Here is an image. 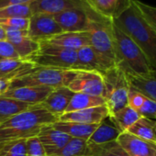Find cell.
<instances>
[{"label":"cell","instance_id":"52a82bcc","mask_svg":"<svg viewBox=\"0 0 156 156\" xmlns=\"http://www.w3.org/2000/svg\"><path fill=\"white\" fill-rule=\"evenodd\" d=\"M40 49L28 59L37 66L62 70H73L77 60L75 51L40 41Z\"/></svg>","mask_w":156,"mask_h":156},{"label":"cell","instance_id":"ab89813d","mask_svg":"<svg viewBox=\"0 0 156 156\" xmlns=\"http://www.w3.org/2000/svg\"><path fill=\"white\" fill-rule=\"evenodd\" d=\"M3 40H7L6 31L4 30V28L0 25V41H3Z\"/></svg>","mask_w":156,"mask_h":156},{"label":"cell","instance_id":"d590c367","mask_svg":"<svg viewBox=\"0 0 156 156\" xmlns=\"http://www.w3.org/2000/svg\"><path fill=\"white\" fill-rule=\"evenodd\" d=\"M26 156H47L43 146L38 137H32L27 140V155Z\"/></svg>","mask_w":156,"mask_h":156},{"label":"cell","instance_id":"8992f818","mask_svg":"<svg viewBox=\"0 0 156 156\" xmlns=\"http://www.w3.org/2000/svg\"><path fill=\"white\" fill-rule=\"evenodd\" d=\"M102 75L104 79L103 98L109 115H111L128 106L129 86L125 73L118 66L110 68Z\"/></svg>","mask_w":156,"mask_h":156},{"label":"cell","instance_id":"7c38bea8","mask_svg":"<svg viewBox=\"0 0 156 156\" xmlns=\"http://www.w3.org/2000/svg\"><path fill=\"white\" fill-rule=\"evenodd\" d=\"M117 142L129 156H156V144L140 139L127 131L122 132Z\"/></svg>","mask_w":156,"mask_h":156},{"label":"cell","instance_id":"9c48e42d","mask_svg":"<svg viewBox=\"0 0 156 156\" xmlns=\"http://www.w3.org/2000/svg\"><path fill=\"white\" fill-rule=\"evenodd\" d=\"M89 4L84 8H77L65 10L53 16L55 21L63 32H84L88 30Z\"/></svg>","mask_w":156,"mask_h":156},{"label":"cell","instance_id":"9a60e30c","mask_svg":"<svg viewBox=\"0 0 156 156\" xmlns=\"http://www.w3.org/2000/svg\"><path fill=\"white\" fill-rule=\"evenodd\" d=\"M52 90V88L44 87H22L9 88L1 97L17 99L32 105H41Z\"/></svg>","mask_w":156,"mask_h":156},{"label":"cell","instance_id":"30bf717a","mask_svg":"<svg viewBox=\"0 0 156 156\" xmlns=\"http://www.w3.org/2000/svg\"><path fill=\"white\" fill-rule=\"evenodd\" d=\"M63 32L53 16L42 13L32 14L30 18L28 35L32 40L40 42L52 36Z\"/></svg>","mask_w":156,"mask_h":156},{"label":"cell","instance_id":"4316f807","mask_svg":"<svg viewBox=\"0 0 156 156\" xmlns=\"http://www.w3.org/2000/svg\"><path fill=\"white\" fill-rule=\"evenodd\" d=\"M104 105H106V100L102 97H97L84 93H74L65 110V113L83 110Z\"/></svg>","mask_w":156,"mask_h":156},{"label":"cell","instance_id":"6da1fadb","mask_svg":"<svg viewBox=\"0 0 156 156\" xmlns=\"http://www.w3.org/2000/svg\"><path fill=\"white\" fill-rule=\"evenodd\" d=\"M112 20L139 46L149 62L151 71H156V32L144 20L133 0L129 9Z\"/></svg>","mask_w":156,"mask_h":156},{"label":"cell","instance_id":"3957f363","mask_svg":"<svg viewBox=\"0 0 156 156\" xmlns=\"http://www.w3.org/2000/svg\"><path fill=\"white\" fill-rule=\"evenodd\" d=\"M116 66L125 73L145 74L151 72L149 62L139 46L113 23Z\"/></svg>","mask_w":156,"mask_h":156},{"label":"cell","instance_id":"1f68e13d","mask_svg":"<svg viewBox=\"0 0 156 156\" xmlns=\"http://www.w3.org/2000/svg\"><path fill=\"white\" fill-rule=\"evenodd\" d=\"M31 16L32 12L28 5H12L0 9V20L12 18L30 19Z\"/></svg>","mask_w":156,"mask_h":156},{"label":"cell","instance_id":"74e56055","mask_svg":"<svg viewBox=\"0 0 156 156\" xmlns=\"http://www.w3.org/2000/svg\"><path fill=\"white\" fill-rule=\"evenodd\" d=\"M36 0H0V9L12 5H28L30 6Z\"/></svg>","mask_w":156,"mask_h":156},{"label":"cell","instance_id":"2e32d148","mask_svg":"<svg viewBox=\"0 0 156 156\" xmlns=\"http://www.w3.org/2000/svg\"><path fill=\"white\" fill-rule=\"evenodd\" d=\"M7 40L13 45L20 59L26 60L40 49V43L29 37L27 30H5Z\"/></svg>","mask_w":156,"mask_h":156},{"label":"cell","instance_id":"ffe728a7","mask_svg":"<svg viewBox=\"0 0 156 156\" xmlns=\"http://www.w3.org/2000/svg\"><path fill=\"white\" fill-rule=\"evenodd\" d=\"M129 88L156 101V71L145 74L125 73Z\"/></svg>","mask_w":156,"mask_h":156},{"label":"cell","instance_id":"d6986e66","mask_svg":"<svg viewBox=\"0 0 156 156\" xmlns=\"http://www.w3.org/2000/svg\"><path fill=\"white\" fill-rule=\"evenodd\" d=\"M44 42L59 46L64 49L77 51L79 49L89 46L90 39L89 34L87 31L84 32H62L55 36H52L45 41Z\"/></svg>","mask_w":156,"mask_h":156},{"label":"cell","instance_id":"f546056e","mask_svg":"<svg viewBox=\"0 0 156 156\" xmlns=\"http://www.w3.org/2000/svg\"><path fill=\"white\" fill-rule=\"evenodd\" d=\"M88 149L89 156H129L117 140L102 145L88 146Z\"/></svg>","mask_w":156,"mask_h":156},{"label":"cell","instance_id":"60d3db41","mask_svg":"<svg viewBox=\"0 0 156 156\" xmlns=\"http://www.w3.org/2000/svg\"><path fill=\"white\" fill-rule=\"evenodd\" d=\"M155 136H156V126H155Z\"/></svg>","mask_w":156,"mask_h":156},{"label":"cell","instance_id":"484cf974","mask_svg":"<svg viewBox=\"0 0 156 156\" xmlns=\"http://www.w3.org/2000/svg\"><path fill=\"white\" fill-rule=\"evenodd\" d=\"M35 106L17 99L0 97V124Z\"/></svg>","mask_w":156,"mask_h":156},{"label":"cell","instance_id":"4fadbf2b","mask_svg":"<svg viewBox=\"0 0 156 156\" xmlns=\"http://www.w3.org/2000/svg\"><path fill=\"white\" fill-rule=\"evenodd\" d=\"M87 0H36L30 5L32 14L42 13L54 16L68 9L84 8Z\"/></svg>","mask_w":156,"mask_h":156},{"label":"cell","instance_id":"8d00e7d4","mask_svg":"<svg viewBox=\"0 0 156 156\" xmlns=\"http://www.w3.org/2000/svg\"><path fill=\"white\" fill-rule=\"evenodd\" d=\"M0 58L1 59H20L13 45L8 41H0Z\"/></svg>","mask_w":156,"mask_h":156},{"label":"cell","instance_id":"5bb4252c","mask_svg":"<svg viewBox=\"0 0 156 156\" xmlns=\"http://www.w3.org/2000/svg\"><path fill=\"white\" fill-rule=\"evenodd\" d=\"M37 137L43 146L47 156L59 152L73 139L66 133L55 129L51 125L43 127Z\"/></svg>","mask_w":156,"mask_h":156},{"label":"cell","instance_id":"ac0fdd59","mask_svg":"<svg viewBox=\"0 0 156 156\" xmlns=\"http://www.w3.org/2000/svg\"><path fill=\"white\" fill-rule=\"evenodd\" d=\"M73 94L74 93L67 87L55 88L49 94L47 98L41 104V106L50 113L60 118L65 113V110Z\"/></svg>","mask_w":156,"mask_h":156},{"label":"cell","instance_id":"e0dca14e","mask_svg":"<svg viewBox=\"0 0 156 156\" xmlns=\"http://www.w3.org/2000/svg\"><path fill=\"white\" fill-rule=\"evenodd\" d=\"M109 116L108 109L106 105L90 108L83 110L73 112H68L62 114L60 118V121L78 122L83 124H99L103 119Z\"/></svg>","mask_w":156,"mask_h":156},{"label":"cell","instance_id":"cb8c5ba5","mask_svg":"<svg viewBox=\"0 0 156 156\" xmlns=\"http://www.w3.org/2000/svg\"><path fill=\"white\" fill-rule=\"evenodd\" d=\"M51 126L55 129L66 133L72 138L87 140L96 130L98 124H83L78 122L58 120L55 123L51 124Z\"/></svg>","mask_w":156,"mask_h":156},{"label":"cell","instance_id":"44dd1931","mask_svg":"<svg viewBox=\"0 0 156 156\" xmlns=\"http://www.w3.org/2000/svg\"><path fill=\"white\" fill-rule=\"evenodd\" d=\"M121 133L122 132L120 131V129L115 125V123L108 116L98 124L96 130L87 140V146L106 144L117 140Z\"/></svg>","mask_w":156,"mask_h":156},{"label":"cell","instance_id":"277c9868","mask_svg":"<svg viewBox=\"0 0 156 156\" xmlns=\"http://www.w3.org/2000/svg\"><path fill=\"white\" fill-rule=\"evenodd\" d=\"M87 12L89 16L87 32L89 34L90 46L116 65L113 20L98 14L90 6L88 7Z\"/></svg>","mask_w":156,"mask_h":156},{"label":"cell","instance_id":"f1b7e54d","mask_svg":"<svg viewBox=\"0 0 156 156\" xmlns=\"http://www.w3.org/2000/svg\"><path fill=\"white\" fill-rule=\"evenodd\" d=\"M51 156H89L87 140L73 138L59 152Z\"/></svg>","mask_w":156,"mask_h":156},{"label":"cell","instance_id":"83f0119b","mask_svg":"<svg viewBox=\"0 0 156 156\" xmlns=\"http://www.w3.org/2000/svg\"><path fill=\"white\" fill-rule=\"evenodd\" d=\"M109 117L121 132L126 131L129 127L141 118V116L129 106L124 107L117 112L109 115Z\"/></svg>","mask_w":156,"mask_h":156},{"label":"cell","instance_id":"7402d4cb","mask_svg":"<svg viewBox=\"0 0 156 156\" xmlns=\"http://www.w3.org/2000/svg\"><path fill=\"white\" fill-rule=\"evenodd\" d=\"M98 14L114 20L131 6L132 0H87Z\"/></svg>","mask_w":156,"mask_h":156},{"label":"cell","instance_id":"7a4b0ae2","mask_svg":"<svg viewBox=\"0 0 156 156\" xmlns=\"http://www.w3.org/2000/svg\"><path fill=\"white\" fill-rule=\"evenodd\" d=\"M58 120L57 116L36 105L0 124V142L37 137L43 127Z\"/></svg>","mask_w":156,"mask_h":156},{"label":"cell","instance_id":"8fae6325","mask_svg":"<svg viewBox=\"0 0 156 156\" xmlns=\"http://www.w3.org/2000/svg\"><path fill=\"white\" fill-rule=\"evenodd\" d=\"M77 60L73 67L76 71H90L104 73L106 71L116 66L113 62L96 51L90 45L83 47L77 51Z\"/></svg>","mask_w":156,"mask_h":156},{"label":"cell","instance_id":"b9f144b4","mask_svg":"<svg viewBox=\"0 0 156 156\" xmlns=\"http://www.w3.org/2000/svg\"><path fill=\"white\" fill-rule=\"evenodd\" d=\"M0 60H2V59H1V58H0Z\"/></svg>","mask_w":156,"mask_h":156},{"label":"cell","instance_id":"ba28073f","mask_svg":"<svg viewBox=\"0 0 156 156\" xmlns=\"http://www.w3.org/2000/svg\"><path fill=\"white\" fill-rule=\"evenodd\" d=\"M67 87L73 93H84L103 98V75L98 72L79 71Z\"/></svg>","mask_w":156,"mask_h":156},{"label":"cell","instance_id":"4dcf8cb0","mask_svg":"<svg viewBox=\"0 0 156 156\" xmlns=\"http://www.w3.org/2000/svg\"><path fill=\"white\" fill-rule=\"evenodd\" d=\"M27 140H15L0 142V156H26Z\"/></svg>","mask_w":156,"mask_h":156},{"label":"cell","instance_id":"5b68a950","mask_svg":"<svg viewBox=\"0 0 156 156\" xmlns=\"http://www.w3.org/2000/svg\"><path fill=\"white\" fill-rule=\"evenodd\" d=\"M79 71L35 66L26 74L11 80L9 88L44 87L52 89L68 87Z\"/></svg>","mask_w":156,"mask_h":156},{"label":"cell","instance_id":"e575fe53","mask_svg":"<svg viewBox=\"0 0 156 156\" xmlns=\"http://www.w3.org/2000/svg\"><path fill=\"white\" fill-rule=\"evenodd\" d=\"M141 117L156 119V101L145 97L141 106L137 110Z\"/></svg>","mask_w":156,"mask_h":156},{"label":"cell","instance_id":"d4e9b609","mask_svg":"<svg viewBox=\"0 0 156 156\" xmlns=\"http://www.w3.org/2000/svg\"><path fill=\"white\" fill-rule=\"evenodd\" d=\"M155 126H156V119L141 117L136 122H134L130 127H129L126 131L140 139L156 144Z\"/></svg>","mask_w":156,"mask_h":156},{"label":"cell","instance_id":"d6a6232c","mask_svg":"<svg viewBox=\"0 0 156 156\" xmlns=\"http://www.w3.org/2000/svg\"><path fill=\"white\" fill-rule=\"evenodd\" d=\"M133 3L138 8L140 15L144 20L151 27V29L156 32V8L151 7L147 4H144L139 0H133Z\"/></svg>","mask_w":156,"mask_h":156},{"label":"cell","instance_id":"603a6c76","mask_svg":"<svg viewBox=\"0 0 156 156\" xmlns=\"http://www.w3.org/2000/svg\"><path fill=\"white\" fill-rule=\"evenodd\" d=\"M36 65L29 60L2 59L0 60V77L13 80L31 71Z\"/></svg>","mask_w":156,"mask_h":156},{"label":"cell","instance_id":"f35d334b","mask_svg":"<svg viewBox=\"0 0 156 156\" xmlns=\"http://www.w3.org/2000/svg\"><path fill=\"white\" fill-rule=\"evenodd\" d=\"M10 83H11V81L0 77V97H1L6 91H8L9 89Z\"/></svg>","mask_w":156,"mask_h":156},{"label":"cell","instance_id":"836d02e7","mask_svg":"<svg viewBox=\"0 0 156 156\" xmlns=\"http://www.w3.org/2000/svg\"><path fill=\"white\" fill-rule=\"evenodd\" d=\"M29 23L30 19L26 18H12L0 20V25L4 28V30H18L28 31Z\"/></svg>","mask_w":156,"mask_h":156}]
</instances>
